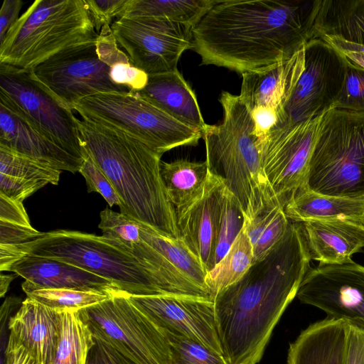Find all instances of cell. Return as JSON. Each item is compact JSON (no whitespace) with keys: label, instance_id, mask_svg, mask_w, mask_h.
I'll return each mask as SVG.
<instances>
[{"label":"cell","instance_id":"obj_1","mask_svg":"<svg viewBox=\"0 0 364 364\" xmlns=\"http://www.w3.org/2000/svg\"><path fill=\"white\" fill-rule=\"evenodd\" d=\"M316 0L216 1L193 28L201 64L241 75L291 57L316 38Z\"/></svg>","mask_w":364,"mask_h":364},{"label":"cell","instance_id":"obj_2","mask_svg":"<svg viewBox=\"0 0 364 364\" xmlns=\"http://www.w3.org/2000/svg\"><path fill=\"white\" fill-rule=\"evenodd\" d=\"M301 225L290 222L280 243L213 299L217 332L228 364H257L274 328L310 269Z\"/></svg>","mask_w":364,"mask_h":364},{"label":"cell","instance_id":"obj_3","mask_svg":"<svg viewBox=\"0 0 364 364\" xmlns=\"http://www.w3.org/2000/svg\"><path fill=\"white\" fill-rule=\"evenodd\" d=\"M76 124L85 150L115 189L120 212L161 234L179 237L161 176V155L115 127L77 118Z\"/></svg>","mask_w":364,"mask_h":364},{"label":"cell","instance_id":"obj_4","mask_svg":"<svg viewBox=\"0 0 364 364\" xmlns=\"http://www.w3.org/2000/svg\"><path fill=\"white\" fill-rule=\"evenodd\" d=\"M97 36L85 0H36L0 43V64L29 71Z\"/></svg>","mask_w":364,"mask_h":364},{"label":"cell","instance_id":"obj_5","mask_svg":"<svg viewBox=\"0 0 364 364\" xmlns=\"http://www.w3.org/2000/svg\"><path fill=\"white\" fill-rule=\"evenodd\" d=\"M303 187L364 198V113L332 109L323 114Z\"/></svg>","mask_w":364,"mask_h":364},{"label":"cell","instance_id":"obj_6","mask_svg":"<svg viewBox=\"0 0 364 364\" xmlns=\"http://www.w3.org/2000/svg\"><path fill=\"white\" fill-rule=\"evenodd\" d=\"M26 255L53 258L80 267L113 283L129 295L161 294L145 265L102 235L58 230L17 245Z\"/></svg>","mask_w":364,"mask_h":364},{"label":"cell","instance_id":"obj_7","mask_svg":"<svg viewBox=\"0 0 364 364\" xmlns=\"http://www.w3.org/2000/svg\"><path fill=\"white\" fill-rule=\"evenodd\" d=\"M82 119L109 125L138 139L161 156L182 146H196L203 133L172 117L136 92H99L73 107Z\"/></svg>","mask_w":364,"mask_h":364},{"label":"cell","instance_id":"obj_8","mask_svg":"<svg viewBox=\"0 0 364 364\" xmlns=\"http://www.w3.org/2000/svg\"><path fill=\"white\" fill-rule=\"evenodd\" d=\"M223 117L203 134L210 168L229 183L246 186L262 175V142L255 119L239 95L222 92Z\"/></svg>","mask_w":364,"mask_h":364},{"label":"cell","instance_id":"obj_9","mask_svg":"<svg viewBox=\"0 0 364 364\" xmlns=\"http://www.w3.org/2000/svg\"><path fill=\"white\" fill-rule=\"evenodd\" d=\"M94 337L112 346L135 364H171L166 334L119 291L79 311Z\"/></svg>","mask_w":364,"mask_h":364},{"label":"cell","instance_id":"obj_10","mask_svg":"<svg viewBox=\"0 0 364 364\" xmlns=\"http://www.w3.org/2000/svg\"><path fill=\"white\" fill-rule=\"evenodd\" d=\"M193 28L188 24L149 18H119L111 25L130 63L149 75L178 69L182 53L193 49Z\"/></svg>","mask_w":364,"mask_h":364},{"label":"cell","instance_id":"obj_11","mask_svg":"<svg viewBox=\"0 0 364 364\" xmlns=\"http://www.w3.org/2000/svg\"><path fill=\"white\" fill-rule=\"evenodd\" d=\"M97 37L68 48L28 71L36 80L72 111L77 101L91 95L130 91L111 81L110 68L102 62L96 53Z\"/></svg>","mask_w":364,"mask_h":364},{"label":"cell","instance_id":"obj_12","mask_svg":"<svg viewBox=\"0 0 364 364\" xmlns=\"http://www.w3.org/2000/svg\"><path fill=\"white\" fill-rule=\"evenodd\" d=\"M343 55L318 38L304 46V68L286 106L287 124L320 116L333 109L345 80Z\"/></svg>","mask_w":364,"mask_h":364},{"label":"cell","instance_id":"obj_13","mask_svg":"<svg viewBox=\"0 0 364 364\" xmlns=\"http://www.w3.org/2000/svg\"><path fill=\"white\" fill-rule=\"evenodd\" d=\"M0 92L11 99L57 144L84 160L85 150L73 111L65 107L28 71L0 64Z\"/></svg>","mask_w":364,"mask_h":364},{"label":"cell","instance_id":"obj_14","mask_svg":"<svg viewBox=\"0 0 364 364\" xmlns=\"http://www.w3.org/2000/svg\"><path fill=\"white\" fill-rule=\"evenodd\" d=\"M323 114L287 124L270 132L262 141V168L283 207L304 186Z\"/></svg>","mask_w":364,"mask_h":364},{"label":"cell","instance_id":"obj_15","mask_svg":"<svg viewBox=\"0 0 364 364\" xmlns=\"http://www.w3.org/2000/svg\"><path fill=\"white\" fill-rule=\"evenodd\" d=\"M296 296L326 317L364 327V267L353 260L310 268Z\"/></svg>","mask_w":364,"mask_h":364},{"label":"cell","instance_id":"obj_16","mask_svg":"<svg viewBox=\"0 0 364 364\" xmlns=\"http://www.w3.org/2000/svg\"><path fill=\"white\" fill-rule=\"evenodd\" d=\"M304 68V46L289 58L262 71L245 73L239 96L251 112L262 141L287 124L285 109Z\"/></svg>","mask_w":364,"mask_h":364},{"label":"cell","instance_id":"obj_17","mask_svg":"<svg viewBox=\"0 0 364 364\" xmlns=\"http://www.w3.org/2000/svg\"><path fill=\"white\" fill-rule=\"evenodd\" d=\"M127 295L165 333L188 338L222 354L213 300L173 294Z\"/></svg>","mask_w":364,"mask_h":364},{"label":"cell","instance_id":"obj_18","mask_svg":"<svg viewBox=\"0 0 364 364\" xmlns=\"http://www.w3.org/2000/svg\"><path fill=\"white\" fill-rule=\"evenodd\" d=\"M224 185L222 176L209 166L206 181L198 196L176 210L179 237L200 259L207 272L215 266Z\"/></svg>","mask_w":364,"mask_h":364},{"label":"cell","instance_id":"obj_19","mask_svg":"<svg viewBox=\"0 0 364 364\" xmlns=\"http://www.w3.org/2000/svg\"><path fill=\"white\" fill-rule=\"evenodd\" d=\"M0 145L73 173L79 172L83 162L42 132L11 99L1 92Z\"/></svg>","mask_w":364,"mask_h":364},{"label":"cell","instance_id":"obj_20","mask_svg":"<svg viewBox=\"0 0 364 364\" xmlns=\"http://www.w3.org/2000/svg\"><path fill=\"white\" fill-rule=\"evenodd\" d=\"M9 271L37 288L70 289L109 294L121 291L105 278L53 258L26 255L14 264Z\"/></svg>","mask_w":364,"mask_h":364},{"label":"cell","instance_id":"obj_21","mask_svg":"<svg viewBox=\"0 0 364 364\" xmlns=\"http://www.w3.org/2000/svg\"><path fill=\"white\" fill-rule=\"evenodd\" d=\"M60 312L27 297L9 321V329L39 364L53 360L60 338Z\"/></svg>","mask_w":364,"mask_h":364},{"label":"cell","instance_id":"obj_22","mask_svg":"<svg viewBox=\"0 0 364 364\" xmlns=\"http://www.w3.org/2000/svg\"><path fill=\"white\" fill-rule=\"evenodd\" d=\"M310 259L320 264H342L364 247V226L341 220L301 223Z\"/></svg>","mask_w":364,"mask_h":364},{"label":"cell","instance_id":"obj_23","mask_svg":"<svg viewBox=\"0 0 364 364\" xmlns=\"http://www.w3.org/2000/svg\"><path fill=\"white\" fill-rule=\"evenodd\" d=\"M348 329L330 317L311 323L289 345L287 364H345Z\"/></svg>","mask_w":364,"mask_h":364},{"label":"cell","instance_id":"obj_24","mask_svg":"<svg viewBox=\"0 0 364 364\" xmlns=\"http://www.w3.org/2000/svg\"><path fill=\"white\" fill-rule=\"evenodd\" d=\"M177 120L200 131L208 124L204 122L196 95L183 75L176 70L149 75L146 86L136 92Z\"/></svg>","mask_w":364,"mask_h":364},{"label":"cell","instance_id":"obj_25","mask_svg":"<svg viewBox=\"0 0 364 364\" xmlns=\"http://www.w3.org/2000/svg\"><path fill=\"white\" fill-rule=\"evenodd\" d=\"M287 218L295 223L341 220L364 226V198L325 196L301 187L284 206Z\"/></svg>","mask_w":364,"mask_h":364},{"label":"cell","instance_id":"obj_26","mask_svg":"<svg viewBox=\"0 0 364 364\" xmlns=\"http://www.w3.org/2000/svg\"><path fill=\"white\" fill-rule=\"evenodd\" d=\"M316 38L337 36L364 44V0H316Z\"/></svg>","mask_w":364,"mask_h":364},{"label":"cell","instance_id":"obj_27","mask_svg":"<svg viewBox=\"0 0 364 364\" xmlns=\"http://www.w3.org/2000/svg\"><path fill=\"white\" fill-rule=\"evenodd\" d=\"M216 0H127L117 18H157L194 26Z\"/></svg>","mask_w":364,"mask_h":364},{"label":"cell","instance_id":"obj_28","mask_svg":"<svg viewBox=\"0 0 364 364\" xmlns=\"http://www.w3.org/2000/svg\"><path fill=\"white\" fill-rule=\"evenodd\" d=\"M207 161L177 159L161 161L160 172L168 200L178 210L194 200L200 193L208 173Z\"/></svg>","mask_w":364,"mask_h":364},{"label":"cell","instance_id":"obj_29","mask_svg":"<svg viewBox=\"0 0 364 364\" xmlns=\"http://www.w3.org/2000/svg\"><path fill=\"white\" fill-rule=\"evenodd\" d=\"M253 258L252 246L243 227L227 254L207 272L205 282L211 299L238 282L253 264Z\"/></svg>","mask_w":364,"mask_h":364},{"label":"cell","instance_id":"obj_30","mask_svg":"<svg viewBox=\"0 0 364 364\" xmlns=\"http://www.w3.org/2000/svg\"><path fill=\"white\" fill-rule=\"evenodd\" d=\"M93 335L79 311L60 312V338L50 364H86Z\"/></svg>","mask_w":364,"mask_h":364},{"label":"cell","instance_id":"obj_31","mask_svg":"<svg viewBox=\"0 0 364 364\" xmlns=\"http://www.w3.org/2000/svg\"><path fill=\"white\" fill-rule=\"evenodd\" d=\"M290 221L282 205L276 206L245 223L253 251V264L264 259L282 240Z\"/></svg>","mask_w":364,"mask_h":364},{"label":"cell","instance_id":"obj_32","mask_svg":"<svg viewBox=\"0 0 364 364\" xmlns=\"http://www.w3.org/2000/svg\"><path fill=\"white\" fill-rule=\"evenodd\" d=\"M22 289L27 297L59 311H77L104 301L114 294L70 289L37 288L26 281L22 284Z\"/></svg>","mask_w":364,"mask_h":364},{"label":"cell","instance_id":"obj_33","mask_svg":"<svg viewBox=\"0 0 364 364\" xmlns=\"http://www.w3.org/2000/svg\"><path fill=\"white\" fill-rule=\"evenodd\" d=\"M60 170L0 145V173L58 185Z\"/></svg>","mask_w":364,"mask_h":364},{"label":"cell","instance_id":"obj_34","mask_svg":"<svg viewBox=\"0 0 364 364\" xmlns=\"http://www.w3.org/2000/svg\"><path fill=\"white\" fill-rule=\"evenodd\" d=\"M245 223L238 200L225 183L221 194V215L215 250V265L227 254Z\"/></svg>","mask_w":364,"mask_h":364},{"label":"cell","instance_id":"obj_35","mask_svg":"<svg viewBox=\"0 0 364 364\" xmlns=\"http://www.w3.org/2000/svg\"><path fill=\"white\" fill-rule=\"evenodd\" d=\"M171 364H228L222 354L186 337L166 333Z\"/></svg>","mask_w":364,"mask_h":364},{"label":"cell","instance_id":"obj_36","mask_svg":"<svg viewBox=\"0 0 364 364\" xmlns=\"http://www.w3.org/2000/svg\"><path fill=\"white\" fill-rule=\"evenodd\" d=\"M99 228L102 236L113 245L136 243L141 239L139 222L109 208L101 211Z\"/></svg>","mask_w":364,"mask_h":364},{"label":"cell","instance_id":"obj_37","mask_svg":"<svg viewBox=\"0 0 364 364\" xmlns=\"http://www.w3.org/2000/svg\"><path fill=\"white\" fill-rule=\"evenodd\" d=\"M333 109L364 113V70L347 62L343 87Z\"/></svg>","mask_w":364,"mask_h":364},{"label":"cell","instance_id":"obj_38","mask_svg":"<svg viewBox=\"0 0 364 364\" xmlns=\"http://www.w3.org/2000/svg\"><path fill=\"white\" fill-rule=\"evenodd\" d=\"M79 172L85 179L88 192L100 193L110 207L120 206L121 200L110 181L86 151Z\"/></svg>","mask_w":364,"mask_h":364},{"label":"cell","instance_id":"obj_39","mask_svg":"<svg viewBox=\"0 0 364 364\" xmlns=\"http://www.w3.org/2000/svg\"><path fill=\"white\" fill-rule=\"evenodd\" d=\"M127 0H86V4L96 32L105 34L112 31L111 25L118 17Z\"/></svg>","mask_w":364,"mask_h":364},{"label":"cell","instance_id":"obj_40","mask_svg":"<svg viewBox=\"0 0 364 364\" xmlns=\"http://www.w3.org/2000/svg\"><path fill=\"white\" fill-rule=\"evenodd\" d=\"M111 81L127 87L130 91L139 92L147 85L149 75L131 63H119L111 66L109 71Z\"/></svg>","mask_w":364,"mask_h":364},{"label":"cell","instance_id":"obj_41","mask_svg":"<svg viewBox=\"0 0 364 364\" xmlns=\"http://www.w3.org/2000/svg\"><path fill=\"white\" fill-rule=\"evenodd\" d=\"M47 185L39 181L25 180L0 173V194L23 203L36 191Z\"/></svg>","mask_w":364,"mask_h":364},{"label":"cell","instance_id":"obj_42","mask_svg":"<svg viewBox=\"0 0 364 364\" xmlns=\"http://www.w3.org/2000/svg\"><path fill=\"white\" fill-rule=\"evenodd\" d=\"M95 48L98 58L109 68L119 63H130L128 55L119 49L112 31L105 34L99 33Z\"/></svg>","mask_w":364,"mask_h":364},{"label":"cell","instance_id":"obj_43","mask_svg":"<svg viewBox=\"0 0 364 364\" xmlns=\"http://www.w3.org/2000/svg\"><path fill=\"white\" fill-rule=\"evenodd\" d=\"M94 337V336H93ZM86 364H135L106 342L94 337Z\"/></svg>","mask_w":364,"mask_h":364},{"label":"cell","instance_id":"obj_44","mask_svg":"<svg viewBox=\"0 0 364 364\" xmlns=\"http://www.w3.org/2000/svg\"><path fill=\"white\" fill-rule=\"evenodd\" d=\"M42 234L32 226L0 220V244L18 245L30 242Z\"/></svg>","mask_w":364,"mask_h":364},{"label":"cell","instance_id":"obj_45","mask_svg":"<svg viewBox=\"0 0 364 364\" xmlns=\"http://www.w3.org/2000/svg\"><path fill=\"white\" fill-rule=\"evenodd\" d=\"M321 38L341 53L348 63L364 70V44L350 42L337 36H323Z\"/></svg>","mask_w":364,"mask_h":364},{"label":"cell","instance_id":"obj_46","mask_svg":"<svg viewBox=\"0 0 364 364\" xmlns=\"http://www.w3.org/2000/svg\"><path fill=\"white\" fill-rule=\"evenodd\" d=\"M345 364H364V327L349 323Z\"/></svg>","mask_w":364,"mask_h":364},{"label":"cell","instance_id":"obj_47","mask_svg":"<svg viewBox=\"0 0 364 364\" xmlns=\"http://www.w3.org/2000/svg\"><path fill=\"white\" fill-rule=\"evenodd\" d=\"M0 220L31 226L23 203L14 200L1 194H0Z\"/></svg>","mask_w":364,"mask_h":364},{"label":"cell","instance_id":"obj_48","mask_svg":"<svg viewBox=\"0 0 364 364\" xmlns=\"http://www.w3.org/2000/svg\"><path fill=\"white\" fill-rule=\"evenodd\" d=\"M4 355L5 364H39L24 346L11 333Z\"/></svg>","mask_w":364,"mask_h":364},{"label":"cell","instance_id":"obj_49","mask_svg":"<svg viewBox=\"0 0 364 364\" xmlns=\"http://www.w3.org/2000/svg\"><path fill=\"white\" fill-rule=\"evenodd\" d=\"M23 3L21 0H4L0 11V43L7 31L18 20Z\"/></svg>","mask_w":364,"mask_h":364},{"label":"cell","instance_id":"obj_50","mask_svg":"<svg viewBox=\"0 0 364 364\" xmlns=\"http://www.w3.org/2000/svg\"><path fill=\"white\" fill-rule=\"evenodd\" d=\"M25 256L17 245L0 244V270L9 271L14 264Z\"/></svg>","mask_w":364,"mask_h":364},{"label":"cell","instance_id":"obj_51","mask_svg":"<svg viewBox=\"0 0 364 364\" xmlns=\"http://www.w3.org/2000/svg\"><path fill=\"white\" fill-rule=\"evenodd\" d=\"M17 276L16 274L14 275H4L1 274L0 276V296L3 297L7 291L10 283Z\"/></svg>","mask_w":364,"mask_h":364}]
</instances>
